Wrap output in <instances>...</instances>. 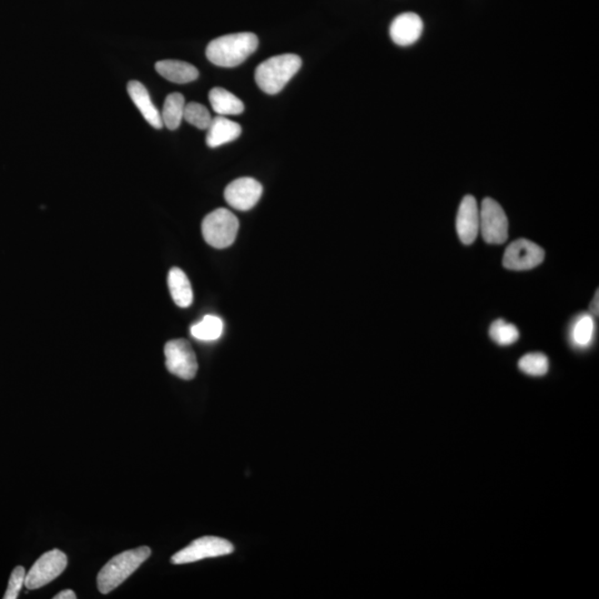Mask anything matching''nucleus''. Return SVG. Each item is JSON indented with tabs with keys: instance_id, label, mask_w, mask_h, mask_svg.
<instances>
[{
	"instance_id": "nucleus-1",
	"label": "nucleus",
	"mask_w": 599,
	"mask_h": 599,
	"mask_svg": "<svg viewBox=\"0 0 599 599\" xmlns=\"http://www.w3.org/2000/svg\"><path fill=\"white\" fill-rule=\"evenodd\" d=\"M258 46L259 39L252 33L226 34L208 44L206 56L216 66L233 68L246 62Z\"/></svg>"
},
{
	"instance_id": "nucleus-2",
	"label": "nucleus",
	"mask_w": 599,
	"mask_h": 599,
	"mask_svg": "<svg viewBox=\"0 0 599 599\" xmlns=\"http://www.w3.org/2000/svg\"><path fill=\"white\" fill-rule=\"evenodd\" d=\"M152 555L147 546L130 549L110 559L98 574L99 592L108 594L126 581Z\"/></svg>"
},
{
	"instance_id": "nucleus-3",
	"label": "nucleus",
	"mask_w": 599,
	"mask_h": 599,
	"mask_svg": "<svg viewBox=\"0 0 599 599\" xmlns=\"http://www.w3.org/2000/svg\"><path fill=\"white\" fill-rule=\"evenodd\" d=\"M302 66L298 54H279L260 64L254 73V79L260 89L268 94H277L287 86Z\"/></svg>"
},
{
	"instance_id": "nucleus-4",
	"label": "nucleus",
	"mask_w": 599,
	"mask_h": 599,
	"mask_svg": "<svg viewBox=\"0 0 599 599\" xmlns=\"http://www.w3.org/2000/svg\"><path fill=\"white\" fill-rule=\"evenodd\" d=\"M239 220L228 209L220 208L209 213L202 221L204 240L216 249H226L236 241Z\"/></svg>"
},
{
	"instance_id": "nucleus-5",
	"label": "nucleus",
	"mask_w": 599,
	"mask_h": 599,
	"mask_svg": "<svg viewBox=\"0 0 599 599\" xmlns=\"http://www.w3.org/2000/svg\"><path fill=\"white\" fill-rule=\"evenodd\" d=\"M479 231L484 241L489 244H503L508 238L506 213L492 198L484 199L479 209Z\"/></svg>"
},
{
	"instance_id": "nucleus-6",
	"label": "nucleus",
	"mask_w": 599,
	"mask_h": 599,
	"mask_svg": "<svg viewBox=\"0 0 599 599\" xmlns=\"http://www.w3.org/2000/svg\"><path fill=\"white\" fill-rule=\"evenodd\" d=\"M234 547L227 539L216 536H204L196 539L189 546L182 549L172 558L176 565L202 561L206 558L226 556L233 553Z\"/></svg>"
},
{
	"instance_id": "nucleus-7",
	"label": "nucleus",
	"mask_w": 599,
	"mask_h": 599,
	"mask_svg": "<svg viewBox=\"0 0 599 599\" xmlns=\"http://www.w3.org/2000/svg\"><path fill=\"white\" fill-rule=\"evenodd\" d=\"M67 565L66 554L59 551V549H53V551L44 553L26 574L25 586L32 589V591L42 588L62 575Z\"/></svg>"
},
{
	"instance_id": "nucleus-8",
	"label": "nucleus",
	"mask_w": 599,
	"mask_h": 599,
	"mask_svg": "<svg viewBox=\"0 0 599 599\" xmlns=\"http://www.w3.org/2000/svg\"><path fill=\"white\" fill-rule=\"evenodd\" d=\"M168 371L180 378L192 379L198 372V361L191 344L187 339L169 341L164 347Z\"/></svg>"
},
{
	"instance_id": "nucleus-9",
	"label": "nucleus",
	"mask_w": 599,
	"mask_h": 599,
	"mask_svg": "<svg viewBox=\"0 0 599 599\" xmlns=\"http://www.w3.org/2000/svg\"><path fill=\"white\" fill-rule=\"evenodd\" d=\"M545 258L544 250L526 239L509 244L504 253L503 266L514 271H525L539 266Z\"/></svg>"
},
{
	"instance_id": "nucleus-10",
	"label": "nucleus",
	"mask_w": 599,
	"mask_h": 599,
	"mask_svg": "<svg viewBox=\"0 0 599 599\" xmlns=\"http://www.w3.org/2000/svg\"><path fill=\"white\" fill-rule=\"evenodd\" d=\"M263 188L261 183L253 178H239L228 184L224 190V198L230 207L248 211L259 202L261 198Z\"/></svg>"
},
{
	"instance_id": "nucleus-11",
	"label": "nucleus",
	"mask_w": 599,
	"mask_h": 599,
	"mask_svg": "<svg viewBox=\"0 0 599 599\" xmlns=\"http://www.w3.org/2000/svg\"><path fill=\"white\" fill-rule=\"evenodd\" d=\"M457 231L459 240L469 246L476 241L479 233V209L476 199L473 196L464 197L459 204L457 217Z\"/></svg>"
},
{
	"instance_id": "nucleus-12",
	"label": "nucleus",
	"mask_w": 599,
	"mask_h": 599,
	"mask_svg": "<svg viewBox=\"0 0 599 599\" xmlns=\"http://www.w3.org/2000/svg\"><path fill=\"white\" fill-rule=\"evenodd\" d=\"M423 33V22L418 15L404 13L393 20L389 27V36L398 46H411Z\"/></svg>"
},
{
	"instance_id": "nucleus-13",
	"label": "nucleus",
	"mask_w": 599,
	"mask_h": 599,
	"mask_svg": "<svg viewBox=\"0 0 599 599\" xmlns=\"http://www.w3.org/2000/svg\"><path fill=\"white\" fill-rule=\"evenodd\" d=\"M128 93L130 98L133 99V103L136 104V107L139 109V112L142 113L143 118L146 119L153 128L162 129L163 127L162 113H160L157 107L154 106L147 88L144 87L142 83L130 82L128 83Z\"/></svg>"
},
{
	"instance_id": "nucleus-14",
	"label": "nucleus",
	"mask_w": 599,
	"mask_h": 599,
	"mask_svg": "<svg viewBox=\"0 0 599 599\" xmlns=\"http://www.w3.org/2000/svg\"><path fill=\"white\" fill-rule=\"evenodd\" d=\"M207 133V144L210 148H218L234 142L242 133L239 123L223 116L212 119Z\"/></svg>"
},
{
	"instance_id": "nucleus-15",
	"label": "nucleus",
	"mask_w": 599,
	"mask_h": 599,
	"mask_svg": "<svg viewBox=\"0 0 599 599\" xmlns=\"http://www.w3.org/2000/svg\"><path fill=\"white\" fill-rule=\"evenodd\" d=\"M160 76L176 83H189L199 77L198 69L180 60H162L156 64Z\"/></svg>"
},
{
	"instance_id": "nucleus-16",
	"label": "nucleus",
	"mask_w": 599,
	"mask_h": 599,
	"mask_svg": "<svg viewBox=\"0 0 599 599\" xmlns=\"http://www.w3.org/2000/svg\"><path fill=\"white\" fill-rule=\"evenodd\" d=\"M168 286L174 303L188 308L193 302V291L187 274L182 269L172 268L168 276Z\"/></svg>"
},
{
	"instance_id": "nucleus-17",
	"label": "nucleus",
	"mask_w": 599,
	"mask_h": 599,
	"mask_svg": "<svg viewBox=\"0 0 599 599\" xmlns=\"http://www.w3.org/2000/svg\"><path fill=\"white\" fill-rule=\"evenodd\" d=\"M209 100L213 112L217 113L219 116H236V114L242 113L244 110L241 100L223 88H213L209 93Z\"/></svg>"
},
{
	"instance_id": "nucleus-18",
	"label": "nucleus",
	"mask_w": 599,
	"mask_h": 599,
	"mask_svg": "<svg viewBox=\"0 0 599 599\" xmlns=\"http://www.w3.org/2000/svg\"><path fill=\"white\" fill-rule=\"evenodd\" d=\"M186 100L182 93H173L164 100L162 119L164 126L169 130H176L183 120L184 108H186Z\"/></svg>"
},
{
	"instance_id": "nucleus-19",
	"label": "nucleus",
	"mask_w": 599,
	"mask_h": 599,
	"mask_svg": "<svg viewBox=\"0 0 599 599\" xmlns=\"http://www.w3.org/2000/svg\"><path fill=\"white\" fill-rule=\"evenodd\" d=\"M595 332V322L591 314L583 313L574 322L571 339L577 348L585 349L591 346Z\"/></svg>"
},
{
	"instance_id": "nucleus-20",
	"label": "nucleus",
	"mask_w": 599,
	"mask_h": 599,
	"mask_svg": "<svg viewBox=\"0 0 599 599\" xmlns=\"http://www.w3.org/2000/svg\"><path fill=\"white\" fill-rule=\"evenodd\" d=\"M222 331V319L214 316L204 317L191 327L192 337L201 341H214L221 337Z\"/></svg>"
},
{
	"instance_id": "nucleus-21",
	"label": "nucleus",
	"mask_w": 599,
	"mask_h": 599,
	"mask_svg": "<svg viewBox=\"0 0 599 599\" xmlns=\"http://www.w3.org/2000/svg\"><path fill=\"white\" fill-rule=\"evenodd\" d=\"M489 337L498 346H511L517 341L519 332L514 324L506 323L504 319H499L494 321L489 328Z\"/></svg>"
},
{
	"instance_id": "nucleus-22",
	"label": "nucleus",
	"mask_w": 599,
	"mask_h": 599,
	"mask_svg": "<svg viewBox=\"0 0 599 599\" xmlns=\"http://www.w3.org/2000/svg\"><path fill=\"white\" fill-rule=\"evenodd\" d=\"M518 368L528 376H545L549 368L548 358L543 353H528L519 359Z\"/></svg>"
},
{
	"instance_id": "nucleus-23",
	"label": "nucleus",
	"mask_w": 599,
	"mask_h": 599,
	"mask_svg": "<svg viewBox=\"0 0 599 599\" xmlns=\"http://www.w3.org/2000/svg\"><path fill=\"white\" fill-rule=\"evenodd\" d=\"M183 120L200 130H207L212 122L209 110L201 103H189L184 108Z\"/></svg>"
},
{
	"instance_id": "nucleus-24",
	"label": "nucleus",
	"mask_w": 599,
	"mask_h": 599,
	"mask_svg": "<svg viewBox=\"0 0 599 599\" xmlns=\"http://www.w3.org/2000/svg\"><path fill=\"white\" fill-rule=\"evenodd\" d=\"M26 574L27 573L23 566H17L14 569L12 575H10L9 578L7 591L4 595L5 599L18 598L19 593L22 592V589L25 586Z\"/></svg>"
},
{
	"instance_id": "nucleus-25",
	"label": "nucleus",
	"mask_w": 599,
	"mask_h": 599,
	"mask_svg": "<svg viewBox=\"0 0 599 599\" xmlns=\"http://www.w3.org/2000/svg\"><path fill=\"white\" fill-rule=\"evenodd\" d=\"M77 595L74 594V592L72 591V589H64V591L60 592L57 594L56 596L54 597V599H76Z\"/></svg>"
},
{
	"instance_id": "nucleus-26",
	"label": "nucleus",
	"mask_w": 599,
	"mask_h": 599,
	"mask_svg": "<svg viewBox=\"0 0 599 599\" xmlns=\"http://www.w3.org/2000/svg\"><path fill=\"white\" fill-rule=\"evenodd\" d=\"M598 296H599V292L597 291L596 294H595V298H594L593 302L591 304L592 316H595V317L598 316V312H599L598 311V302H599L598 301Z\"/></svg>"
}]
</instances>
